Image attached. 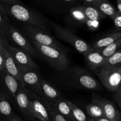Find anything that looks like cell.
<instances>
[{"label":"cell","mask_w":121,"mask_h":121,"mask_svg":"<svg viewBox=\"0 0 121 121\" xmlns=\"http://www.w3.org/2000/svg\"><path fill=\"white\" fill-rule=\"evenodd\" d=\"M121 38V33L115 32L111 33L102 39H99L93 44L92 48L98 52H100L104 48L108 46L111 44L113 43L115 41Z\"/></svg>","instance_id":"cell-18"},{"label":"cell","mask_w":121,"mask_h":121,"mask_svg":"<svg viewBox=\"0 0 121 121\" xmlns=\"http://www.w3.org/2000/svg\"><path fill=\"white\" fill-rule=\"evenodd\" d=\"M88 121H96L94 119H93V118H88Z\"/></svg>","instance_id":"cell-38"},{"label":"cell","mask_w":121,"mask_h":121,"mask_svg":"<svg viewBox=\"0 0 121 121\" xmlns=\"http://www.w3.org/2000/svg\"><path fill=\"white\" fill-rule=\"evenodd\" d=\"M103 85L111 92H117L121 85V66L103 67L98 73Z\"/></svg>","instance_id":"cell-7"},{"label":"cell","mask_w":121,"mask_h":121,"mask_svg":"<svg viewBox=\"0 0 121 121\" xmlns=\"http://www.w3.org/2000/svg\"><path fill=\"white\" fill-rule=\"evenodd\" d=\"M115 100L118 104L119 108L121 109V85L119 87V89L116 92V94L115 95Z\"/></svg>","instance_id":"cell-32"},{"label":"cell","mask_w":121,"mask_h":121,"mask_svg":"<svg viewBox=\"0 0 121 121\" xmlns=\"http://www.w3.org/2000/svg\"><path fill=\"white\" fill-rule=\"evenodd\" d=\"M4 37L11 43L10 44L26 52L31 56H37L33 44L13 25L10 24L8 27Z\"/></svg>","instance_id":"cell-6"},{"label":"cell","mask_w":121,"mask_h":121,"mask_svg":"<svg viewBox=\"0 0 121 121\" xmlns=\"http://www.w3.org/2000/svg\"><path fill=\"white\" fill-rule=\"evenodd\" d=\"M53 26L54 32L59 39L69 44L81 54L85 55L92 48L87 43L68 28L56 24H53Z\"/></svg>","instance_id":"cell-5"},{"label":"cell","mask_w":121,"mask_h":121,"mask_svg":"<svg viewBox=\"0 0 121 121\" xmlns=\"http://www.w3.org/2000/svg\"><path fill=\"white\" fill-rule=\"evenodd\" d=\"M117 8H118V11L121 14V0H117Z\"/></svg>","instance_id":"cell-36"},{"label":"cell","mask_w":121,"mask_h":121,"mask_svg":"<svg viewBox=\"0 0 121 121\" xmlns=\"http://www.w3.org/2000/svg\"><path fill=\"white\" fill-rule=\"evenodd\" d=\"M0 99V112L5 118L10 117L13 115L12 108L10 104L3 93L1 94Z\"/></svg>","instance_id":"cell-27"},{"label":"cell","mask_w":121,"mask_h":121,"mask_svg":"<svg viewBox=\"0 0 121 121\" xmlns=\"http://www.w3.org/2000/svg\"></svg>","instance_id":"cell-39"},{"label":"cell","mask_w":121,"mask_h":121,"mask_svg":"<svg viewBox=\"0 0 121 121\" xmlns=\"http://www.w3.org/2000/svg\"><path fill=\"white\" fill-rule=\"evenodd\" d=\"M93 5L104 15L109 17L112 20L115 18L118 11L108 0H98Z\"/></svg>","instance_id":"cell-19"},{"label":"cell","mask_w":121,"mask_h":121,"mask_svg":"<svg viewBox=\"0 0 121 121\" xmlns=\"http://www.w3.org/2000/svg\"><path fill=\"white\" fill-rule=\"evenodd\" d=\"M6 49L2 41L0 40V72L1 73L5 70Z\"/></svg>","instance_id":"cell-30"},{"label":"cell","mask_w":121,"mask_h":121,"mask_svg":"<svg viewBox=\"0 0 121 121\" xmlns=\"http://www.w3.org/2000/svg\"><path fill=\"white\" fill-rule=\"evenodd\" d=\"M70 19L81 24H86L88 19L86 17L82 9V5L71 8L69 11Z\"/></svg>","instance_id":"cell-22"},{"label":"cell","mask_w":121,"mask_h":121,"mask_svg":"<svg viewBox=\"0 0 121 121\" xmlns=\"http://www.w3.org/2000/svg\"><path fill=\"white\" fill-rule=\"evenodd\" d=\"M26 34L31 41H34L40 44L49 46L66 52V48L48 31L39 27L29 24H24Z\"/></svg>","instance_id":"cell-3"},{"label":"cell","mask_w":121,"mask_h":121,"mask_svg":"<svg viewBox=\"0 0 121 121\" xmlns=\"http://www.w3.org/2000/svg\"><path fill=\"white\" fill-rule=\"evenodd\" d=\"M66 103L68 104L69 107L70 108L72 112H73V116L75 118L76 121H88V118L86 117V115L84 113L83 111L79 108L78 106L72 102L71 101L67 100L65 99Z\"/></svg>","instance_id":"cell-26"},{"label":"cell","mask_w":121,"mask_h":121,"mask_svg":"<svg viewBox=\"0 0 121 121\" xmlns=\"http://www.w3.org/2000/svg\"><path fill=\"white\" fill-rule=\"evenodd\" d=\"M1 74L3 78L5 85L15 99L18 93L25 86L16 78L9 74L5 70Z\"/></svg>","instance_id":"cell-15"},{"label":"cell","mask_w":121,"mask_h":121,"mask_svg":"<svg viewBox=\"0 0 121 121\" xmlns=\"http://www.w3.org/2000/svg\"><path fill=\"white\" fill-rule=\"evenodd\" d=\"M121 63V49L107 58L105 65L103 67H110V66H119Z\"/></svg>","instance_id":"cell-29"},{"label":"cell","mask_w":121,"mask_h":121,"mask_svg":"<svg viewBox=\"0 0 121 121\" xmlns=\"http://www.w3.org/2000/svg\"><path fill=\"white\" fill-rule=\"evenodd\" d=\"M37 55L40 56L53 69L59 72H65L69 69L70 61L66 52L49 46L31 41Z\"/></svg>","instance_id":"cell-2"},{"label":"cell","mask_w":121,"mask_h":121,"mask_svg":"<svg viewBox=\"0 0 121 121\" xmlns=\"http://www.w3.org/2000/svg\"><path fill=\"white\" fill-rule=\"evenodd\" d=\"M82 9L86 17L89 20L99 21L106 17L93 5H82Z\"/></svg>","instance_id":"cell-20"},{"label":"cell","mask_w":121,"mask_h":121,"mask_svg":"<svg viewBox=\"0 0 121 121\" xmlns=\"http://www.w3.org/2000/svg\"><path fill=\"white\" fill-rule=\"evenodd\" d=\"M92 101L101 106L106 118L111 121H121V113L112 102L100 97H95Z\"/></svg>","instance_id":"cell-10"},{"label":"cell","mask_w":121,"mask_h":121,"mask_svg":"<svg viewBox=\"0 0 121 121\" xmlns=\"http://www.w3.org/2000/svg\"><path fill=\"white\" fill-rule=\"evenodd\" d=\"M121 49V38L105 47L100 52L101 54L106 58H108Z\"/></svg>","instance_id":"cell-25"},{"label":"cell","mask_w":121,"mask_h":121,"mask_svg":"<svg viewBox=\"0 0 121 121\" xmlns=\"http://www.w3.org/2000/svg\"><path fill=\"white\" fill-rule=\"evenodd\" d=\"M76 75L78 83L83 88L88 90H98L100 87L99 82L89 73L78 72Z\"/></svg>","instance_id":"cell-16"},{"label":"cell","mask_w":121,"mask_h":121,"mask_svg":"<svg viewBox=\"0 0 121 121\" xmlns=\"http://www.w3.org/2000/svg\"><path fill=\"white\" fill-rule=\"evenodd\" d=\"M52 11H69L71 8L79 5L82 0H35Z\"/></svg>","instance_id":"cell-9"},{"label":"cell","mask_w":121,"mask_h":121,"mask_svg":"<svg viewBox=\"0 0 121 121\" xmlns=\"http://www.w3.org/2000/svg\"><path fill=\"white\" fill-rule=\"evenodd\" d=\"M52 104L54 105L57 110L65 118H67V119L72 121H76L73 116V112H72L70 108L66 103L65 99L60 98L59 100H57L55 103H52Z\"/></svg>","instance_id":"cell-21"},{"label":"cell","mask_w":121,"mask_h":121,"mask_svg":"<svg viewBox=\"0 0 121 121\" xmlns=\"http://www.w3.org/2000/svg\"><path fill=\"white\" fill-rule=\"evenodd\" d=\"M113 21L117 30L121 31V14L119 11H118V13Z\"/></svg>","instance_id":"cell-31"},{"label":"cell","mask_w":121,"mask_h":121,"mask_svg":"<svg viewBox=\"0 0 121 121\" xmlns=\"http://www.w3.org/2000/svg\"><path fill=\"white\" fill-rule=\"evenodd\" d=\"M9 25V16L5 13L0 10V36H5Z\"/></svg>","instance_id":"cell-28"},{"label":"cell","mask_w":121,"mask_h":121,"mask_svg":"<svg viewBox=\"0 0 121 121\" xmlns=\"http://www.w3.org/2000/svg\"><path fill=\"white\" fill-rule=\"evenodd\" d=\"M7 49V48H6ZM5 70L9 74L16 78L17 80L21 82V73L22 70L18 66L16 63L14 61V59L11 53L7 49L6 51V60H5Z\"/></svg>","instance_id":"cell-17"},{"label":"cell","mask_w":121,"mask_h":121,"mask_svg":"<svg viewBox=\"0 0 121 121\" xmlns=\"http://www.w3.org/2000/svg\"><path fill=\"white\" fill-rule=\"evenodd\" d=\"M84 2V5H93L98 0H83Z\"/></svg>","instance_id":"cell-35"},{"label":"cell","mask_w":121,"mask_h":121,"mask_svg":"<svg viewBox=\"0 0 121 121\" xmlns=\"http://www.w3.org/2000/svg\"><path fill=\"white\" fill-rule=\"evenodd\" d=\"M96 121H111L109 119L106 118V117H103V118H98V119H94Z\"/></svg>","instance_id":"cell-37"},{"label":"cell","mask_w":121,"mask_h":121,"mask_svg":"<svg viewBox=\"0 0 121 121\" xmlns=\"http://www.w3.org/2000/svg\"><path fill=\"white\" fill-rule=\"evenodd\" d=\"M44 102L47 107L52 121H68L63 115H62L57 110V109L52 103L48 102L45 100H44Z\"/></svg>","instance_id":"cell-24"},{"label":"cell","mask_w":121,"mask_h":121,"mask_svg":"<svg viewBox=\"0 0 121 121\" xmlns=\"http://www.w3.org/2000/svg\"><path fill=\"white\" fill-rule=\"evenodd\" d=\"M1 2L8 5H13L15 4L21 3L20 0H0Z\"/></svg>","instance_id":"cell-34"},{"label":"cell","mask_w":121,"mask_h":121,"mask_svg":"<svg viewBox=\"0 0 121 121\" xmlns=\"http://www.w3.org/2000/svg\"><path fill=\"white\" fill-rule=\"evenodd\" d=\"M85 109L90 118L93 119H98V118L105 117L101 106L99 104L93 101L86 105Z\"/></svg>","instance_id":"cell-23"},{"label":"cell","mask_w":121,"mask_h":121,"mask_svg":"<svg viewBox=\"0 0 121 121\" xmlns=\"http://www.w3.org/2000/svg\"><path fill=\"white\" fill-rule=\"evenodd\" d=\"M0 40L2 41L5 48L11 53L12 56L22 72L24 71H37L39 70L37 64L33 60L30 54L14 46H12L6 40L4 37L0 36Z\"/></svg>","instance_id":"cell-4"},{"label":"cell","mask_w":121,"mask_h":121,"mask_svg":"<svg viewBox=\"0 0 121 121\" xmlns=\"http://www.w3.org/2000/svg\"><path fill=\"white\" fill-rule=\"evenodd\" d=\"M41 78L37 71H24L21 73L22 83L28 86L30 91L38 95Z\"/></svg>","instance_id":"cell-11"},{"label":"cell","mask_w":121,"mask_h":121,"mask_svg":"<svg viewBox=\"0 0 121 121\" xmlns=\"http://www.w3.org/2000/svg\"><path fill=\"white\" fill-rule=\"evenodd\" d=\"M15 100L21 112L29 118L31 119L30 111V98L28 89L26 86L22 87L16 96Z\"/></svg>","instance_id":"cell-14"},{"label":"cell","mask_w":121,"mask_h":121,"mask_svg":"<svg viewBox=\"0 0 121 121\" xmlns=\"http://www.w3.org/2000/svg\"><path fill=\"white\" fill-rule=\"evenodd\" d=\"M38 95L43 98L44 100L50 103H55L61 98L59 91L43 79H41L40 82Z\"/></svg>","instance_id":"cell-12"},{"label":"cell","mask_w":121,"mask_h":121,"mask_svg":"<svg viewBox=\"0 0 121 121\" xmlns=\"http://www.w3.org/2000/svg\"><path fill=\"white\" fill-rule=\"evenodd\" d=\"M89 67L91 69L95 70L102 68L105 65L107 58L104 57L101 53L91 48L87 53L84 55Z\"/></svg>","instance_id":"cell-13"},{"label":"cell","mask_w":121,"mask_h":121,"mask_svg":"<svg viewBox=\"0 0 121 121\" xmlns=\"http://www.w3.org/2000/svg\"><path fill=\"white\" fill-rule=\"evenodd\" d=\"M30 98V111L31 119H37L40 121H52L47 107L39 99L38 96L28 90Z\"/></svg>","instance_id":"cell-8"},{"label":"cell","mask_w":121,"mask_h":121,"mask_svg":"<svg viewBox=\"0 0 121 121\" xmlns=\"http://www.w3.org/2000/svg\"><path fill=\"white\" fill-rule=\"evenodd\" d=\"M0 10L24 24L31 25L47 31H48V23L46 19L34 9L21 3L8 5L0 2Z\"/></svg>","instance_id":"cell-1"},{"label":"cell","mask_w":121,"mask_h":121,"mask_svg":"<svg viewBox=\"0 0 121 121\" xmlns=\"http://www.w3.org/2000/svg\"><path fill=\"white\" fill-rule=\"evenodd\" d=\"M4 121H23L19 117L16 115L13 114L10 117H7L4 118Z\"/></svg>","instance_id":"cell-33"}]
</instances>
